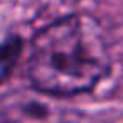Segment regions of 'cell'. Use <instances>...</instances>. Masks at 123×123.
Here are the masks:
<instances>
[{
	"mask_svg": "<svg viewBox=\"0 0 123 123\" xmlns=\"http://www.w3.org/2000/svg\"><path fill=\"white\" fill-rule=\"evenodd\" d=\"M110 71V51L101 24L84 14L64 15L42 27L29 42L25 76L47 96L91 91Z\"/></svg>",
	"mask_w": 123,
	"mask_h": 123,
	"instance_id": "6da1fadb",
	"label": "cell"
},
{
	"mask_svg": "<svg viewBox=\"0 0 123 123\" xmlns=\"http://www.w3.org/2000/svg\"><path fill=\"white\" fill-rule=\"evenodd\" d=\"M22 47H24V42L17 34H9L4 39V44H2V79L4 81L12 71L17 57L20 56Z\"/></svg>",
	"mask_w": 123,
	"mask_h": 123,
	"instance_id": "7a4b0ae2",
	"label": "cell"
}]
</instances>
